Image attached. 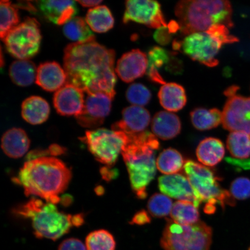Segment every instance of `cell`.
<instances>
[{
  "label": "cell",
  "mask_w": 250,
  "mask_h": 250,
  "mask_svg": "<svg viewBox=\"0 0 250 250\" xmlns=\"http://www.w3.org/2000/svg\"><path fill=\"white\" fill-rule=\"evenodd\" d=\"M115 52L96 42H74L64 49V70L67 83L87 95L102 93L114 99L117 77Z\"/></svg>",
  "instance_id": "cell-1"
},
{
  "label": "cell",
  "mask_w": 250,
  "mask_h": 250,
  "mask_svg": "<svg viewBox=\"0 0 250 250\" xmlns=\"http://www.w3.org/2000/svg\"><path fill=\"white\" fill-rule=\"evenodd\" d=\"M71 171L63 162L53 156H43L25 162L15 182L22 186L27 196H38L58 204L59 195L67 188Z\"/></svg>",
  "instance_id": "cell-2"
},
{
  "label": "cell",
  "mask_w": 250,
  "mask_h": 250,
  "mask_svg": "<svg viewBox=\"0 0 250 250\" xmlns=\"http://www.w3.org/2000/svg\"><path fill=\"white\" fill-rule=\"evenodd\" d=\"M127 136V141L121 154L134 192L137 198L145 199L147 196L146 187L155 177V153L160 148V143L154 134L146 130Z\"/></svg>",
  "instance_id": "cell-3"
},
{
  "label": "cell",
  "mask_w": 250,
  "mask_h": 250,
  "mask_svg": "<svg viewBox=\"0 0 250 250\" xmlns=\"http://www.w3.org/2000/svg\"><path fill=\"white\" fill-rule=\"evenodd\" d=\"M180 31L183 35L207 31L215 25L232 28V8L230 2L220 0H188L177 3L175 8Z\"/></svg>",
  "instance_id": "cell-4"
},
{
  "label": "cell",
  "mask_w": 250,
  "mask_h": 250,
  "mask_svg": "<svg viewBox=\"0 0 250 250\" xmlns=\"http://www.w3.org/2000/svg\"><path fill=\"white\" fill-rule=\"evenodd\" d=\"M14 211L31 220L34 233L40 239L58 240L69 232L71 228L82 226L84 221L82 214H65L59 211L55 204L36 198L18 206Z\"/></svg>",
  "instance_id": "cell-5"
},
{
  "label": "cell",
  "mask_w": 250,
  "mask_h": 250,
  "mask_svg": "<svg viewBox=\"0 0 250 250\" xmlns=\"http://www.w3.org/2000/svg\"><path fill=\"white\" fill-rule=\"evenodd\" d=\"M239 42L236 37L231 35L229 28L218 24L207 31L189 34L181 42H174L173 48L181 50L193 61L209 67L218 64L216 56L225 44Z\"/></svg>",
  "instance_id": "cell-6"
},
{
  "label": "cell",
  "mask_w": 250,
  "mask_h": 250,
  "mask_svg": "<svg viewBox=\"0 0 250 250\" xmlns=\"http://www.w3.org/2000/svg\"><path fill=\"white\" fill-rule=\"evenodd\" d=\"M212 237L211 227L204 222L184 226L167 219L161 245L165 250H209Z\"/></svg>",
  "instance_id": "cell-7"
},
{
  "label": "cell",
  "mask_w": 250,
  "mask_h": 250,
  "mask_svg": "<svg viewBox=\"0 0 250 250\" xmlns=\"http://www.w3.org/2000/svg\"><path fill=\"white\" fill-rule=\"evenodd\" d=\"M184 169L193 188L206 205H220L224 208L226 205H235L230 193L222 188L218 178L210 168L189 160L184 164Z\"/></svg>",
  "instance_id": "cell-8"
},
{
  "label": "cell",
  "mask_w": 250,
  "mask_h": 250,
  "mask_svg": "<svg viewBox=\"0 0 250 250\" xmlns=\"http://www.w3.org/2000/svg\"><path fill=\"white\" fill-rule=\"evenodd\" d=\"M97 161L111 167L117 161L127 141V136L121 131L104 128L86 131L81 138Z\"/></svg>",
  "instance_id": "cell-9"
},
{
  "label": "cell",
  "mask_w": 250,
  "mask_h": 250,
  "mask_svg": "<svg viewBox=\"0 0 250 250\" xmlns=\"http://www.w3.org/2000/svg\"><path fill=\"white\" fill-rule=\"evenodd\" d=\"M42 38L39 21L28 17L9 31L3 41L13 57L28 60L39 52Z\"/></svg>",
  "instance_id": "cell-10"
},
{
  "label": "cell",
  "mask_w": 250,
  "mask_h": 250,
  "mask_svg": "<svg viewBox=\"0 0 250 250\" xmlns=\"http://www.w3.org/2000/svg\"><path fill=\"white\" fill-rule=\"evenodd\" d=\"M239 87L232 86L224 92L227 98L223 113L225 129L233 132H242L250 135V97L236 93Z\"/></svg>",
  "instance_id": "cell-11"
},
{
  "label": "cell",
  "mask_w": 250,
  "mask_h": 250,
  "mask_svg": "<svg viewBox=\"0 0 250 250\" xmlns=\"http://www.w3.org/2000/svg\"><path fill=\"white\" fill-rule=\"evenodd\" d=\"M130 21L146 25L152 29L167 26L161 9V5L151 0H129L125 2L123 22Z\"/></svg>",
  "instance_id": "cell-12"
},
{
  "label": "cell",
  "mask_w": 250,
  "mask_h": 250,
  "mask_svg": "<svg viewBox=\"0 0 250 250\" xmlns=\"http://www.w3.org/2000/svg\"><path fill=\"white\" fill-rule=\"evenodd\" d=\"M112 99L102 93L87 95L82 112L76 117L78 123L89 129L101 126L110 113Z\"/></svg>",
  "instance_id": "cell-13"
},
{
  "label": "cell",
  "mask_w": 250,
  "mask_h": 250,
  "mask_svg": "<svg viewBox=\"0 0 250 250\" xmlns=\"http://www.w3.org/2000/svg\"><path fill=\"white\" fill-rule=\"evenodd\" d=\"M158 187L165 195L180 201L191 202L196 208H198L203 202L188 178L183 174L177 173L159 177Z\"/></svg>",
  "instance_id": "cell-14"
},
{
  "label": "cell",
  "mask_w": 250,
  "mask_h": 250,
  "mask_svg": "<svg viewBox=\"0 0 250 250\" xmlns=\"http://www.w3.org/2000/svg\"><path fill=\"white\" fill-rule=\"evenodd\" d=\"M84 104V92L71 83H65L54 94V107L62 116L76 117L82 112Z\"/></svg>",
  "instance_id": "cell-15"
},
{
  "label": "cell",
  "mask_w": 250,
  "mask_h": 250,
  "mask_svg": "<svg viewBox=\"0 0 250 250\" xmlns=\"http://www.w3.org/2000/svg\"><path fill=\"white\" fill-rule=\"evenodd\" d=\"M148 58L139 49L125 53L117 62L115 68L119 77L125 83H130L146 73Z\"/></svg>",
  "instance_id": "cell-16"
},
{
  "label": "cell",
  "mask_w": 250,
  "mask_h": 250,
  "mask_svg": "<svg viewBox=\"0 0 250 250\" xmlns=\"http://www.w3.org/2000/svg\"><path fill=\"white\" fill-rule=\"evenodd\" d=\"M151 122L147 109L140 106H129L123 109L122 119L112 125V129L133 135L146 131Z\"/></svg>",
  "instance_id": "cell-17"
},
{
  "label": "cell",
  "mask_w": 250,
  "mask_h": 250,
  "mask_svg": "<svg viewBox=\"0 0 250 250\" xmlns=\"http://www.w3.org/2000/svg\"><path fill=\"white\" fill-rule=\"evenodd\" d=\"M35 2L46 20L55 24L64 25L78 13L77 1L42 0Z\"/></svg>",
  "instance_id": "cell-18"
},
{
  "label": "cell",
  "mask_w": 250,
  "mask_h": 250,
  "mask_svg": "<svg viewBox=\"0 0 250 250\" xmlns=\"http://www.w3.org/2000/svg\"><path fill=\"white\" fill-rule=\"evenodd\" d=\"M67 80L66 73L57 62H43L37 68L36 83L46 91H57Z\"/></svg>",
  "instance_id": "cell-19"
},
{
  "label": "cell",
  "mask_w": 250,
  "mask_h": 250,
  "mask_svg": "<svg viewBox=\"0 0 250 250\" xmlns=\"http://www.w3.org/2000/svg\"><path fill=\"white\" fill-rule=\"evenodd\" d=\"M151 129L153 134L159 139H173L181 132V121L177 115L171 112L159 111L152 118Z\"/></svg>",
  "instance_id": "cell-20"
},
{
  "label": "cell",
  "mask_w": 250,
  "mask_h": 250,
  "mask_svg": "<svg viewBox=\"0 0 250 250\" xmlns=\"http://www.w3.org/2000/svg\"><path fill=\"white\" fill-rule=\"evenodd\" d=\"M30 141L25 131L21 128H12L2 137L1 148L8 157L20 158L29 149Z\"/></svg>",
  "instance_id": "cell-21"
},
{
  "label": "cell",
  "mask_w": 250,
  "mask_h": 250,
  "mask_svg": "<svg viewBox=\"0 0 250 250\" xmlns=\"http://www.w3.org/2000/svg\"><path fill=\"white\" fill-rule=\"evenodd\" d=\"M174 59L169 52L161 47L154 46L149 50L148 55V68L146 74L149 79L156 83H167L160 73V70L164 66L168 68L171 71V61Z\"/></svg>",
  "instance_id": "cell-22"
},
{
  "label": "cell",
  "mask_w": 250,
  "mask_h": 250,
  "mask_svg": "<svg viewBox=\"0 0 250 250\" xmlns=\"http://www.w3.org/2000/svg\"><path fill=\"white\" fill-rule=\"evenodd\" d=\"M158 98L162 107L171 112L181 110L187 104L185 89L177 83H167L162 85Z\"/></svg>",
  "instance_id": "cell-23"
},
{
  "label": "cell",
  "mask_w": 250,
  "mask_h": 250,
  "mask_svg": "<svg viewBox=\"0 0 250 250\" xmlns=\"http://www.w3.org/2000/svg\"><path fill=\"white\" fill-rule=\"evenodd\" d=\"M49 105L40 96H31L21 104V116L27 123L33 125H40L48 120Z\"/></svg>",
  "instance_id": "cell-24"
},
{
  "label": "cell",
  "mask_w": 250,
  "mask_h": 250,
  "mask_svg": "<svg viewBox=\"0 0 250 250\" xmlns=\"http://www.w3.org/2000/svg\"><path fill=\"white\" fill-rule=\"evenodd\" d=\"M225 147L220 140L208 137L202 141L196 149L198 161L206 167H213L223 160Z\"/></svg>",
  "instance_id": "cell-25"
},
{
  "label": "cell",
  "mask_w": 250,
  "mask_h": 250,
  "mask_svg": "<svg viewBox=\"0 0 250 250\" xmlns=\"http://www.w3.org/2000/svg\"><path fill=\"white\" fill-rule=\"evenodd\" d=\"M85 21L90 29L98 33L107 32L114 24L113 16L105 5L90 9L87 12Z\"/></svg>",
  "instance_id": "cell-26"
},
{
  "label": "cell",
  "mask_w": 250,
  "mask_h": 250,
  "mask_svg": "<svg viewBox=\"0 0 250 250\" xmlns=\"http://www.w3.org/2000/svg\"><path fill=\"white\" fill-rule=\"evenodd\" d=\"M37 70L35 64L31 61H15L9 67V77L16 85L28 86L36 81Z\"/></svg>",
  "instance_id": "cell-27"
},
{
  "label": "cell",
  "mask_w": 250,
  "mask_h": 250,
  "mask_svg": "<svg viewBox=\"0 0 250 250\" xmlns=\"http://www.w3.org/2000/svg\"><path fill=\"white\" fill-rule=\"evenodd\" d=\"M193 126L201 131L217 127L223 121V113L217 108H196L190 113Z\"/></svg>",
  "instance_id": "cell-28"
},
{
  "label": "cell",
  "mask_w": 250,
  "mask_h": 250,
  "mask_svg": "<svg viewBox=\"0 0 250 250\" xmlns=\"http://www.w3.org/2000/svg\"><path fill=\"white\" fill-rule=\"evenodd\" d=\"M184 164L181 153L171 148L164 150L156 159V167L162 173L167 175L177 174L183 169Z\"/></svg>",
  "instance_id": "cell-29"
},
{
  "label": "cell",
  "mask_w": 250,
  "mask_h": 250,
  "mask_svg": "<svg viewBox=\"0 0 250 250\" xmlns=\"http://www.w3.org/2000/svg\"><path fill=\"white\" fill-rule=\"evenodd\" d=\"M62 31L67 39L76 42H83L95 39L85 20L74 17L64 25Z\"/></svg>",
  "instance_id": "cell-30"
},
{
  "label": "cell",
  "mask_w": 250,
  "mask_h": 250,
  "mask_svg": "<svg viewBox=\"0 0 250 250\" xmlns=\"http://www.w3.org/2000/svg\"><path fill=\"white\" fill-rule=\"evenodd\" d=\"M171 220L184 226L198 223L199 212L193 203L179 201L174 203L170 213Z\"/></svg>",
  "instance_id": "cell-31"
},
{
  "label": "cell",
  "mask_w": 250,
  "mask_h": 250,
  "mask_svg": "<svg viewBox=\"0 0 250 250\" xmlns=\"http://www.w3.org/2000/svg\"><path fill=\"white\" fill-rule=\"evenodd\" d=\"M227 146L233 158L246 160L250 156V135L242 132H231L228 136Z\"/></svg>",
  "instance_id": "cell-32"
},
{
  "label": "cell",
  "mask_w": 250,
  "mask_h": 250,
  "mask_svg": "<svg viewBox=\"0 0 250 250\" xmlns=\"http://www.w3.org/2000/svg\"><path fill=\"white\" fill-rule=\"evenodd\" d=\"M0 37L2 40L11 30L20 23L18 9L7 0H1L0 2Z\"/></svg>",
  "instance_id": "cell-33"
},
{
  "label": "cell",
  "mask_w": 250,
  "mask_h": 250,
  "mask_svg": "<svg viewBox=\"0 0 250 250\" xmlns=\"http://www.w3.org/2000/svg\"><path fill=\"white\" fill-rule=\"evenodd\" d=\"M85 246L87 250H115L116 243L114 236L108 231L100 229L87 235Z\"/></svg>",
  "instance_id": "cell-34"
},
{
  "label": "cell",
  "mask_w": 250,
  "mask_h": 250,
  "mask_svg": "<svg viewBox=\"0 0 250 250\" xmlns=\"http://www.w3.org/2000/svg\"><path fill=\"white\" fill-rule=\"evenodd\" d=\"M173 206L169 197L161 193H155L149 199L147 208L152 216L162 218L171 213Z\"/></svg>",
  "instance_id": "cell-35"
},
{
  "label": "cell",
  "mask_w": 250,
  "mask_h": 250,
  "mask_svg": "<svg viewBox=\"0 0 250 250\" xmlns=\"http://www.w3.org/2000/svg\"><path fill=\"white\" fill-rule=\"evenodd\" d=\"M151 97V93L147 87L140 83L131 84L126 92L128 102L133 105L140 107L148 104Z\"/></svg>",
  "instance_id": "cell-36"
},
{
  "label": "cell",
  "mask_w": 250,
  "mask_h": 250,
  "mask_svg": "<svg viewBox=\"0 0 250 250\" xmlns=\"http://www.w3.org/2000/svg\"><path fill=\"white\" fill-rule=\"evenodd\" d=\"M230 193L234 199L246 200L250 198V180L239 177L234 180L230 187Z\"/></svg>",
  "instance_id": "cell-37"
},
{
  "label": "cell",
  "mask_w": 250,
  "mask_h": 250,
  "mask_svg": "<svg viewBox=\"0 0 250 250\" xmlns=\"http://www.w3.org/2000/svg\"><path fill=\"white\" fill-rule=\"evenodd\" d=\"M180 30V27L177 21H172L168 23L167 26H163L156 30L154 38L156 42L162 45H166L169 43L173 34Z\"/></svg>",
  "instance_id": "cell-38"
},
{
  "label": "cell",
  "mask_w": 250,
  "mask_h": 250,
  "mask_svg": "<svg viewBox=\"0 0 250 250\" xmlns=\"http://www.w3.org/2000/svg\"><path fill=\"white\" fill-rule=\"evenodd\" d=\"M58 250H87L86 246L80 240L70 238L65 239L59 247Z\"/></svg>",
  "instance_id": "cell-39"
},
{
  "label": "cell",
  "mask_w": 250,
  "mask_h": 250,
  "mask_svg": "<svg viewBox=\"0 0 250 250\" xmlns=\"http://www.w3.org/2000/svg\"><path fill=\"white\" fill-rule=\"evenodd\" d=\"M151 217H149L148 212L145 210H142L137 212L134 215L130 223L138 225V226H143V225L151 223Z\"/></svg>",
  "instance_id": "cell-40"
},
{
  "label": "cell",
  "mask_w": 250,
  "mask_h": 250,
  "mask_svg": "<svg viewBox=\"0 0 250 250\" xmlns=\"http://www.w3.org/2000/svg\"><path fill=\"white\" fill-rule=\"evenodd\" d=\"M101 173L103 179L108 181L116 179V177L118 176V170L113 169L109 167L102 168Z\"/></svg>",
  "instance_id": "cell-41"
},
{
  "label": "cell",
  "mask_w": 250,
  "mask_h": 250,
  "mask_svg": "<svg viewBox=\"0 0 250 250\" xmlns=\"http://www.w3.org/2000/svg\"><path fill=\"white\" fill-rule=\"evenodd\" d=\"M16 8L24 9L31 12V13L36 14L37 10V8L32 4L31 1H18L16 4H14Z\"/></svg>",
  "instance_id": "cell-42"
},
{
  "label": "cell",
  "mask_w": 250,
  "mask_h": 250,
  "mask_svg": "<svg viewBox=\"0 0 250 250\" xmlns=\"http://www.w3.org/2000/svg\"><path fill=\"white\" fill-rule=\"evenodd\" d=\"M49 154L54 156L61 155L64 154L65 149L58 145H52L49 146L48 149Z\"/></svg>",
  "instance_id": "cell-43"
},
{
  "label": "cell",
  "mask_w": 250,
  "mask_h": 250,
  "mask_svg": "<svg viewBox=\"0 0 250 250\" xmlns=\"http://www.w3.org/2000/svg\"><path fill=\"white\" fill-rule=\"evenodd\" d=\"M81 5L84 7H98L103 1L101 0H88V1H77Z\"/></svg>",
  "instance_id": "cell-44"
},
{
  "label": "cell",
  "mask_w": 250,
  "mask_h": 250,
  "mask_svg": "<svg viewBox=\"0 0 250 250\" xmlns=\"http://www.w3.org/2000/svg\"><path fill=\"white\" fill-rule=\"evenodd\" d=\"M249 250H250V248H249Z\"/></svg>",
  "instance_id": "cell-45"
}]
</instances>
